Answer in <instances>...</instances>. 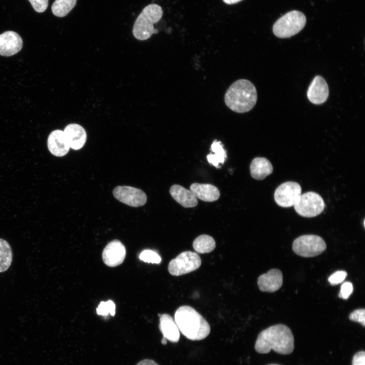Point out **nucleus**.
<instances>
[{"label": "nucleus", "mask_w": 365, "mask_h": 365, "mask_svg": "<svg viewBox=\"0 0 365 365\" xmlns=\"http://www.w3.org/2000/svg\"><path fill=\"white\" fill-rule=\"evenodd\" d=\"M255 350L266 354L271 350L281 354H289L294 349V338L290 328L282 324L271 326L263 330L258 336Z\"/></svg>", "instance_id": "f257e3e1"}, {"label": "nucleus", "mask_w": 365, "mask_h": 365, "mask_svg": "<svg viewBox=\"0 0 365 365\" xmlns=\"http://www.w3.org/2000/svg\"><path fill=\"white\" fill-rule=\"evenodd\" d=\"M258 99L256 88L250 81L241 79L233 82L227 90L224 101L227 106L237 113L252 110Z\"/></svg>", "instance_id": "f03ea898"}, {"label": "nucleus", "mask_w": 365, "mask_h": 365, "mask_svg": "<svg viewBox=\"0 0 365 365\" xmlns=\"http://www.w3.org/2000/svg\"><path fill=\"white\" fill-rule=\"evenodd\" d=\"M174 319L179 331L189 340H203L210 333V327L207 321L189 306L184 305L177 308Z\"/></svg>", "instance_id": "7ed1b4c3"}, {"label": "nucleus", "mask_w": 365, "mask_h": 365, "mask_svg": "<svg viewBox=\"0 0 365 365\" xmlns=\"http://www.w3.org/2000/svg\"><path fill=\"white\" fill-rule=\"evenodd\" d=\"M163 10L157 4H150L146 6L138 16L133 25L132 32L137 40L144 41L149 39L153 34L157 33L158 30L154 27L162 18Z\"/></svg>", "instance_id": "20e7f679"}, {"label": "nucleus", "mask_w": 365, "mask_h": 365, "mask_svg": "<svg viewBox=\"0 0 365 365\" xmlns=\"http://www.w3.org/2000/svg\"><path fill=\"white\" fill-rule=\"evenodd\" d=\"M306 18L300 11L287 12L278 19L273 26V32L279 38H290L299 33L304 27Z\"/></svg>", "instance_id": "39448f33"}, {"label": "nucleus", "mask_w": 365, "mask_h": 365, "mask_svg": "<svg viewBox=\"0 0 365 365\" xmlns=\"http://www.w3.org/2000/svg\"><path fill=\"white\" fill-rule=\"evenodd\" d=\"M293 250L298 256L310 258L322 253L326 248L324 240L315 235H303L297 238L293 243Z\"/></svg>", "instance_id": "423d86ee"}, {"label": "nucleus", "mask_w": 365, "mask_h": 365, "mask_svg": "<svg viewBox=\"0 0 365 365\" xmlns=\"http://www.w3.org/2000/svg\"><path fill=\"white\" fill-rule=\"evenodd\" d=\"M296 212L305 217H313L320 214L325 207L324 202L318 194L308 192L301 194L294 206Z\"/></svg>", "instance_id": "0eeeda50"}, {"label": "nucleus", "mask_w": 365, "mask_h": 365, "mask_svg": "<svg viewBox=\"0 0 365 365\" xmlns=\"http://www.w3.org/2000/svg\"><path fill=\"white\" fill-rule=\"evenodd\" d=\"M201 264V260L197 253L185 251L170 261L168 270L171 275L178 276L198 269Z\"/></svg>", "instance_id": "6e6552de"}, {"label": "nucleus", "mask_w": 365, "mask_h": 365, "mask_svg": "<svg viewBox=\"0 0 365 365\" xmlns=\"http://www.w3.org/2000/svg\"><path fill=\"white\" fill-rule=\"evenodd\" d=\"M301 192V187L298 182L286 181L276 188L274 192V200L281 207H290L295 205Z\"/></svg>", "instance_id": "1a4fd4ad"}, {"label": "nucleus", "mask_w": 365, "mask_h": 365, "mask_svg": "<svg viewBox=\"0 0 365 365\" xmlns=\"http://www.w3.org/2000/svg\"><path fill=\"white\" fill-rule=\"evenodd\" d=\"M115 198L119 201L132 207L144 205L147 197L140 189L130 186H117L113 191Z\"/></svg>", "instance_id": "9d476101"}, {"label": "nucleus", "mask_w": 365, "mask_h": 365, "mask_svg": "<svg viewBox=\"0 0 365 365\" xmlns=\"http://www.w3.org/2000/svg\"><path fill=\"white\" fill-rule=\"evenodd\" d=\"M102 256L105 265L110 267H116L122 264L124 260L126 249L120 241L114 240L105 247Z\"/></svg>", "instance_id": "9b49d317"}, {"label": "nucleus", "mask_w": 365, "mask_h": 365, "mask_svg": "<svg viewBox=\"0 0 365 365\" xmlns=\"http://www.w3.org/2000/svg\"><path fill=\"white\" fill-rule=\"evenodd\" d=\"M22 46V38L17 32L7 31L0 34V55H14L21 50Z\"/></svg>", "instance_id": "f8f14e48"}, {"label": "nucleus", "mask_w": 365, "mask_h": 365, "mask_svg": "<svg viewBox=\"0 0 365 365\" xmlns=\"http://www.w3.org/2000/svg\"><path fill=\"white\" fill-rule=\"evenodd\" d=\"M307 95L309 101L313 104L324 103L329 95L328 87L325 80L320 76H316L308 87Z\"/></svg>", "instance_id": "ddd939ff"}, {"label": "nucleus", "mask_w": 365, "mask_h": 365, "mask_svg": "<svg viewBox=\"0 0 365 365\" xmlns=\"http://www.w3.org/2000/svg\"><path fill=\"white\" fill-rule=\"evenodd\" d=\"M258 287L262 291L273 293L278 290L283 283V275L280 270L272 269L258 278Z\"/></svg>", "instance_id": "4468645a"}, {"label": "nucleus", "mask_w": 365, "mask_h": 365, "mask_svg": "<svg viewBox=\"0 0 365 365\" xmlns=\"http://www.w3.org/2000/svg\"><path fill=\"white\" fill-rule=\"evenodd\" d=\"M47 145L50 153L57 157L64 156L70 148L63 131L58 129L50 133L47 140Z\"/></svg>", "instance_id": "2eb2a0df"}, {"label": "nucleus", "mask_w": 365, "mask_h": 365, "mask_svg": "<svg viewBox=\"0 0 365 365\" xmlns=\"http://www.w3.org/2000/svg\"><path fill=\"white\" fill-rule=\"evenodd\" d=\"M64 133L70 148L75 150L81 149L85 144L87 134L84 128L79 124L72 123L67 125Z\"/></svg>", "instance_id": "dca6fc26"}, {"label": "nucleus", "mask_w": 365, "mask_h": 365, "mask_svg": "<svg viewBox=\"0 0 365 365\" xmlns=\"http://www.w3.org/2000/svg\"><path fill=\"white\" fill-rule=\"evenodd\" d=\"M159 328L164 338L172 343H177L180 338V331L174 319L168 314H159Z\"/></svg>", "instance_id": "f3484780"}, {"label": "nucleus", "mask_w": 365, "mask_h": 365, "mask_svg": "<svg viewBox=\"0 0 365 365\" xmlns=\"http://www.w3.org/2000/svg\"><path fill=\"white\" fill-rule=\"evenodd\" d=\"M190 189L197 199L203 201H215L220 197L219 190L211 184L195 182L190 186Z\"/></svg>", "instance_id": "a211bd4d"}, {"label": "nucleus", "mask_w": 365, "mask_h": 365, "mask_svg": "<svg viewBox=\"0 0 365 365\" xmlns=\"http://www.w3.org/2000/svg\"><path fill=\"white\" fill-rule=\"evenodd\" d=\"M169 192L172 197L185 208L194 207L198 204L197 199L192 191L181 186L172 185L170 188Z\"/></svg>", "instance_id": "6ab92c4d"}, {"label": "nucleus", "mask_w": 365, "mask_h": 365, "mask_svg": "<svg viewBox=\"0 0 365 365\" xmlns=\"http://www.w3.org/2000/svg\"><path fill=\"white\" fill-rule=\"evenodd\" d=\"M273 170L270 161L264 157H256L250 165L251 176L255 179L261 180L271 174Z\"/></svg>", "instance_id": "aec40b11"}, {"label": "nucleus", "mask_w": 365, "mask_h": 365, "mask_svg": "<svg viewBox=\"0 0 365 365\" xmlns=\"http://www.w3.org/2000/svg\"><path fill=\"white\" fill-rule=\"evenodd\" d=\"M211 150L214 154L210 153L207 156L209 164L216 168H220V164H223L227 158L226 151L224 149L222 142L215 140L211 145Z\"/></svg>", "instance_id": "412c9836"}, {"label": "nucleus", "mask_w": 365, "mask_h": 365, "mask_svg": "<svg viewBox=\"0 0 365 365\" xmlns=\"http://www.w3.org/2000/svg\"><path fill=\"white\" fill-rule=\"evenodd\" d=\"M215 245L214 239L206 234L198 236L193 243V248L199 253L210 252L214 249Z\"/></svg>", "instance_id": "4be33fe9"}, {"label": "nucleus", "mask_w": 365, "mask_h": 365, "mask_svg": "<svg viewBox=\"0 0 365 365\" xmlns=\"http://www.w3.org/2000/svg\"><path fill=\"white\" fill-rule=\"evenodd\" d=\"M11 246L5 240L0 238V273L7 271L12 262Z\"/></svg>", "instance_id": "5701e85b"}, {"label": "nucleus", "mask_w": 365, "mask_h": 365, "mask_svg": "<svg viewBox=\"0 0 365 365\" xmlns=\"http://www.w3.org/2000/svg\"><path fill=\"white\" fill-rule=\"evenodd\" d=\"M77 1V0H55L52 5V12L57 17H64L74 8Z\"/></svg>", "instance_id": "b1692460"}, {"label": "nucleus", "mask_w": 365, "mask_h": 365, "mask_svg": "<svg viewBox=\"0 0 365 365\" xmlns=\"http://www.w3.org/2000/svg\"><path fill=\"white\" fill-rule=\"evenodd\" d=\"M96 312L97 314L102 316H106L109 313L114 316L115 314V304L111 300L101 302L97 308Z\"/></svg>", "instance_id": "393cba45"}, {"label": "nucleus", "mask_w": 365, "mask_h": 365, "mask_svg": "<svg viewBox=\"0 0 365 365\" xmlns=\"http://www.w3.org/2000/svg\"><path fill=\"white\" fill-rule=\"evenodd\" d=\"M139 259L144 262L153 264H159L161 261V257L157 252L149 249L142 251Z\"/></svg>", "instance_id": "a878e982"}, {"label": "nucleus", "mask_w": 365, "mask_h": 365, "mask_svg": "<svg viewBox=\"0 0 365 365\" xmlns=\"http://www.w3.org/2000/svg\"><path fill=\"white\" fill-rule=\"evenodd\" d=\"M349 319L352 321L360 323L363 326H365V310L364 309H358L352 311L349 316Z\"/></svg>", "instance_id": "bb28decb"}, {"label": "nucleus", "mask_w": 365, "mask_h": 365, "mask_svg": "<svg viewBox=\"0 0 365 365\" xmlns=\"http://www.w3.org/2000/svg\"><path fill=\"white\" fill-rule=\"evenodd\" d=\"M347 273L345 271H337L328 278L330 284L335 285L342 282L346 278Z\"/></svg>", "instance_id": "cd10ccee"}, {"label": "nucleus", "mask_w": 365, "mask_h": 365, "mask_svg": "<svg viewBox=\"0 0 365 365\" xmlns=\"http://www.w3.org/2000/svg\"><path fill=\"white\" fill-rule=\"evenodd\" d=\"M353 290L352 284L350 282H345L341 286L339 297L343 299H347L352 294Z\"/></svg>", "instance_id": "c85d7f7f"}, {"label": "nucleus", "mask_w": 365, "mask_h": 365, "mask_svg": "<svg viewBox=\"0 0 365 365\" xmlns=\"http://www.w3.org/2000/svg\"><path fill=\"white\" fill-rule=\"evenodd\" d=\"M34 10L38 13L44 12L47 8L48 0H28Z\"/></svg>", "instance_id": "c756f323"}, {"label": "nucleus", "mask_w": 365, "mask_h": 365, "mask_svg": "<svg viewBox=\"0 0 365 365\" xmlns=\"http://www.w3.org/2000/svg\"><path fill=\"white\" fill-rule=\"evenodd\" d=\"M352 365H365V352L360 351L356 353L352 359Z\"/></svg>", "instance_id": "7c9ffc66"}, {"label": "nucleus", "mask_w": 365, "mask_h": 365, "mask_svg": "<svg viewBox=\"0 0 365 365\" xmlns=\"http://www.w3.org/2000/svg\"><path fill=\"white\" fill-rule=\"evenodd\" d=\"M136 365H159L154 360L150 359H145L140 361Z\"/></svg>", "instance_id": "2f4dec72"}, {"label": "nucleus", "mask_w": 365, "mask_h": 365, "mask_svg": "<svg viewBox=\"0 0 365 365\" xmlns=\"http://www.w3.org/2000/svg\"><path fill=\"white\" fill-rule=\"evenodd\" d=\"M224 3L226 4L231 5V4H234L236 3H237L242 0H223Z\"/></svg>", "instance_id": "473e14b6"}, {"label": "nucleus", "mask_w": 365, "mask_h": 365, "mask_svg": "<svg viewBox=\"0 0 365 365\" xmlns=\"http://www.w3.org/2000/svg\"><path fill=\"white\" fill-rule=\"evenodd\" d=\"M161 343L163 345H166L167 344V340L164 338L161 340Z\"/></svg>", "instance_id": "72a5a7b5"}, {"label": "nucleus", "mask_w": 365, "mask_h": 365, "mask_svg": "<svg viewBox=\"0 0 365 365\" xmlns=\"http://www.w3.org/2000/svg\"><path fill=\"white\" fill-rule=\"evenodd\" d=\"M268 365H279V364H268Z\"/></svg>", "instance_id": "f704fd0d"}]
</instances>
